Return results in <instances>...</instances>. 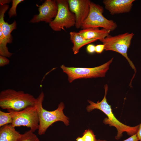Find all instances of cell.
<instances>
[{
	"mask_svg": "<svg viewBox=\"0 0 141 141\" xmlns=\"http://www.w3.org/2000/svg\"><path fill=\"white\" fill-rule=\"evenodd\" d=\"M7 111L12 118L11 124L13 127L26 126L33 132L38 129L39 118L36 104L20 111L8 110Z\"/></svg>",
	"mask_w": 141,
	"mask_h": 141,
	"instance_id": "5b68a950",
	"label": "cell"
},
{
	"mask_svg": "<svg viewBox=\"0 0 141 141\" xmlns=\"http://www.w3.org/2000/svg\"><path fill=\"white\" fill-rule=\"evenodd\" d=\"M105 94L104 96L100 102L95 103L88 100L90 105L86 107L87 111L90 112L95 109H99L103 112L108 118L104 119L103 122L105 124H108L110 126L115 127L117 130V134L115 138L119 139L122 136V133L126 132L129 136H132L137 134L139 129V125L134 127H131L125 125L118 120L113 114L111 106L107 103L106 96L108 90V86L106 84L104 86Z\"/></svg>",
	"mask_w": 141,
	"mask_h": 141,
	"instance_id": "6da1fadb",
	"label": "cell"
},
{
	"mask_svg": "<svg viewBox=\"0 0 141 141\" xmlns=\"http://www.w3.org/2000/svg\"><path fill=\"white\" fill-rule=\"evenodd\" d=\"M133 33L126 32L114 36L109 34L102 42L104 45V50L112 51L121 54L128 61L135 73L136 67L132 61L128 57L127 52L130 45L131 40L134 36Z\"/></svg>",
	"mask_w": 141,
	"mask_h": 141,
	"instance_id": "8992f818",
	"label": "cell"
},
{
	"mask_svg": "<svg viewBox=\"0 0 141 141\" xmlns=\"http://www.w3.org/2000/svg\"><path fill=\"white\" fill-rule=\"evenodd\" d=\"M22 134L16 131L11 124L0 127V141H19Z\"/></svg>",
	"mask_w": 141,
	"mask_h": 141,
	"instance_id": "5bb4252c",
	"label": "cell"
},
{
	"mask_svg": "<svg viewBox=\"0 0 141 141\" xmlns=\"http://www.w3.org/2000/svg\"><path fill=\"white\" fill-rule=\"evenodd\" d=\"M137 134L139 140L141 141V123L139 125V128Z\"/></svg>",
	"mask_w": 141,
	"mask_h": 141,
	"instance_id": "d4e9b609",
	"label": "cell"
},
{
	"mask_svg": "<svg viewBox=\"0 0 141 141\" xmlns=\"http://www.w3.org/2000/svg\"><path fill=\"white\" fill-rule=\"evenodd\" d=\"M104 47L103 44L97 45L95 47V52L97 54L101 53L104 50Z\"/></svg>",
	"mask_w": 141,
	"mask_h": 141,
	"instance_id": "7402d4cb",
	"label": "cell"
},
{
	"mask_svg": "<svg viewBox=\"0 0 141 141\" xmlns=\"http://www.w3.org/2000/svg\"><path fill=\"white\" fill-rule=\"evenodd\" d=\"M95 46L93 44H89L87 45L86 47V51L88 53L90 54H93L95 52Z\"/></svg>",
	"mask_w": 141,
	"mask_h": 141,
	"instance_id": "603a6c76",
	"label": "cell"
},
{
	"mask_svg": "<svg viewBox=\"0 0 141 141\" xmlns=\"http://www.w3.org/2000/svg\"><path fill=\"white\" fill-rule=\"evenodd\" d=\"M8 43L5 37L0 29V55L10 57L13 54L8 50L7 46Z\"/></svg>",
	"mask_w": 141,
	"mask_h": 141,
	"instance_id": "2e32d148",
	"label": "cell"
},
{
	"mask_svg": "<svg viewBox=\"0 0 141 141\" xmlns=\"http://www.w3.org/2000/svg\"><path fill=\"white\" fill-rule=\"evenodd\" d=\"M6 57L0 55V66L3 67L8 64L10 63L9 60Z\"/></svg>",
	"mask_w": 141,
	"mask_h": 141,
	"instance_id": "44dd1931",
	"label": "cell"
},
{
	"mask_svg": "<svg viewBox=\"0 0 141 141\" xmlns=\"http://www.w3.org/2000/svg\"><path fill=\"white\" fill-rule=\"evenodd\" d=\"M134 0H104L105 8L112 15L130 12Z\"/></svg>",
	"mask_w": 141,
	"mask_h": 141,
	"instance_id": "8fae6325",
	"label": "cell"
},
{
	"mask_svg": "<svg viewBox=\"0 0 141 141\" xmlns=\"http://www.w3.org/2000/svg\"><path fill=\"white\" fill-rule=\"evenodd\" d=\"M67 1L69 9L75 16V26L77 29L81 28L82 23L89 14L91 1L89 0Z\"/></svg>",
	"mask_w": 141,
	"mask_h": 141,
	"instance_id": "30bf717a",
	"label": "cell"
},
{
	"mask_svg": "<svg viewBox=\"0 0 141 141\" xmlns=\"http://www.w3.org/2000/svg\"><path fill=\"white\" fill-rule=\"evenodd\" d=\"M84 141H97L93 131L90 130L88 129L85 130L83 134L82 137Z\"/></svg>",
	"mask_w": 141,
	"mask_h": 141,
	"instance_id": "d6986e66",
	"label": "cell"
},
{
	"mask_svg": "<svg viewBox=\"0 0 141 141\" xmlns=\"http://www.w3.org/2000/svg\"><path fill=\"white\" fill-rule=\"evenodd\" d=\"M44 97V93L42 91L36 98V103L39 118L38 133L40 136L44 134L49 127L55 122L62 121L66 126L68 125L69 122L68 118L64 115L63 112L64 108L63 103L60 102L56 110L49 111L43 107Z\"/></svg>",
	"mask_w": 141,
	"mask_h": 141,
	"instance_id": "7a4b0ae2",
	"label": "cell"
},
{
	"mask_svg": "<svg viewBox=\"0 0 141 141\" xmlns=\"http://www.w3.org/2000/svg\"></svg>",
	"mask_w": 141,
	"mask_h": 141,
	"instance_id": "f1b7e54d",
	"label": "cell"
},
{
	"mask_svg": "<svg viewBox=\"0 0 141 141\" xmlns=\"http://www.w3.org/2000/svg\"><path fill=\"white\" fill-rule=\"evenodd\" d=\"M9 6L7 4L1 5L0 6V29H1L8 43H11L12 37L11 35L12 32L16 28L15 21L11 24L5 22L4 20V14L8 9Z\"/></svg>",
	"mask_w": 141,
	"mask_h": 141,
	"instance_id": "7c38bea8",
	"label": "cell"
},
{
	"mask_svg": "<svg viewBox=\"0 0 141 141\" xmlns=\"http://www.w3.org/2000/svg\"><path fill=\"white\" fill-rule=\"evenodd\" d=\"M69 34L70 39L73 44L72 50L74 54L78 53L80 49L84 46L98 40L95 39L90 40L85 39L79 34L78 32L75 31L70 32Z\"/></svg>",
	"mask_w": 141,
	"mask_h": 141,
	"instance_id": "9a60e30c",
	"label": "cell"
},
{
	"mask_svg": "<svg viewBox=\"0 0 141 141\" xmlns=\"http://www.w3.org/2000/svg\"><path fill=\"white\" fill-rule=\"evenodd\" d=\"M56 1L57 12L55 18L49 23L51 28L54 31H58L75 26V16L69 9L68 1L56 0Z\"/></svg>",
	"mask_w": 141,
	"mask_h": 141,
	"instance_id": "ba28073f",
	"label": "cell"
},
{
	"mask_svg": "<svg viewBox=\"0 0 141 141\" xmlns=\"http://www.w3.org/2000/svg\"><path fill=\"white\" fill-rule=\"evenodd\" d=\"M11 1L10 0H0V4L1 5L6 4L9 3Z\"/></svg>",
	"mask_w": 141,
	"mask_h": 141,
	"instance_id": "484cf974",
	"label": "cell"
},
{
	"mask_svg": "<svg viewBox=\"0 0 141 141\" xmlns=\"http://www.w3.org/2000/svg\"><path fill=\"white\" fill-rule=\"evenodd\" d=\"M76 141H84V140L82 137H78L76 139Z\"/></svg>",
	"mask_w": 141,
	"mask_h": 141,
	"instance_id": "4316f807",
	"label": "cell"
},
{
	"mask_svg": "<svg viewBox=\"0 0 141 141\" xmlns=\"http://www.w3.org/2000/svg\"><path fill=\"white\" fill-rule=\"evenodd\" d=\"M12 118L9 112L0 110V127L6 125L11 124Z\"/></svg>",
	"mask_w": 141,
	"mask_h": 141,
	"instance_id": "e0dca14e",
	"label": "cell"
},
{
	"mask_svg": "<svg viewBox=\"0 0 141 141\" xmlns=\"http://www.w3.org/2000/svg\"><path fill=\"white\" fill-rule=\"evenodd\" d=\"M38 6L39 14L34 15L30 22L44 21L50 23L56 16L58 10L56 0H46L41 5Z\"/></svg>",
	"mask_w": 141,
	"mask_h": 141,
	"instance_id": "9c48e42d",
	"label": "cell"
},
{
	"mask_svg": "<svg viewBox=\"0 0 141 141\" xmlns=\"http://www.w3.org/2000/svg\"><path fill=\"white\" fill-rule=\"evenodd\" d=\"M36 98L22 91L8 89L0 93V107L3 109L16 111L35 105Z\"/></svg>",
	"mask_w": 141,
	"mask_h": 141,
	"instance_id": "3957f363",
	"label": "cell"
},
{
	"mask_svg": "<svg viewBox=\"0 0 141 141\" xmlns=\"http://www.w3.org/2000/svg\"><path fill=\"white\" fill-rule=\"evenodd\" d=\"M88 16L82 23V29L88 28L102 27L110 31L114 30L118 27L117 24L112 20H108L103 14L102 7L91 1Z\"/></svg>",
	"mask_w": 141,
	"mask_h": 141,
	"instance_id": "52a82bcc",
	"label": "cell"
},
{
	"mask_svg": "<svg viewBox=\"0 0 141 141\" xmlns=\"http://www.w3.org/2000/svg\"><path fill=\"white\" fill-rule=\"evenodd\" d=\"M23 1L24 0H12V5L8 13L9 18L16 15V9L17 6L19 4Z\"/></svg>",
	"mask_w": 141,
	"mask_h": 141,
	"instance_id": "ffe728a7",
	"label": "cell"
},
{
	"mask_svg": "<svg viewBox=\"0 0 141 141\" xmlns=\"http://www.w3.org/2000/svg\"><path fill=\"white\" fill-rule=\"evenodd\" d=\"M113 57L99 66L92 68L67 67L62 64L60 68L67 75L68 80L71 83L78 79L103 77L109 68Z\"/></svg>",
	"mask_w": 141,
	"mask_h": 141,
	"instance_id": "277c9868",
	"label": "cell"
},
{
	"mask_svg": "<svg viewBox=\"0 0 141 141\" xmlns=\"http://www.w3.org/2000/svg\"><path fill=\"white\" fill-rule=\"evenodd\" d=\"M97 141H107L105 140H101L100 139H98V140H97Z\"/></svg>",
	"mask_w": 141,
	"mask_h": 141,
	"instance_id": "83f0119b",
	"label": "cell"
},
{
	"mask_svg": "<svg viewBox=\"0 0 141 141\" xmlns=\"http://www.w3.org/2000/svg\"><path fill=\"white\" fill-rule=\"evenodd\" d=\"M110 31L109 30L99 28H88L82 29L78 32L83 38L90 40L95 39L102 42L105 38L109 35Z\"/></svg>",
	"mask_w": 141,
	"mask_h": 141,
	"instance_id": "4fadbf2b",
	"label": "cell"
},
{
	"mask_svg": "<svg viewBox=\"0 0 141 141\" xmlns=\"http://www.w3.org/2000/svg\"><path fill=\"white\" fill-rule=\"evenodd\" d=\"M139 140L137 134H136L128 139L122 141H138Z\"/></svg>",
	"mask_w": 141,
	"mask_h": 141,
	"instance_id": "cb8c5ba5",
	"label": "cell"
},
{
	"mask_svg": "<svg viewBox=\"0 0 141 141\" xmlns=\"http://www.w3.org/2000/svg\"><path fill=\"white\" fill-rule=\"evenodd\" d=\"M30 130L22 134L19 141H40L37 136Z\"/></svg>",
	"mask_w": 141,
	"mask_h": 141,
	"instance_id": "ac0fdd59",
	"label": "cell"
}]
</instances>
